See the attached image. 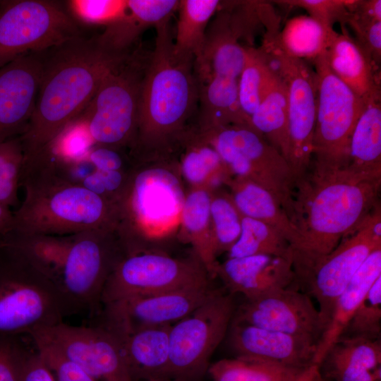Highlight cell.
I'll return each instance as SVG.
<instances>
[{
	"label": "cell",
	"instance_id": "9a60e30c",
	"mask_svg": "<svg viewBox=\"0 0 381 381\" xmlns=\"http://www.w3.org/2000/svg\"><path fill=\"white\" fill-rule=\"evenodd\" d=\"M381 248V207L377 205L351 235L329 254L296 274L318 303L325 330L337 298L367 258Z\"/></svg>",
	"mask_w": 381,
	"mask_h": 381
},
{
	"label": "cell",
	"instance_id": "f546056e",
	"mask_svg": "<svg viewBox=\"0 0 381 381\" xmlns=\"http://www.w3.org/2000/svg\"><path fill=\"white\" fill-rule=\"evenodd\" d=\"M238 79L211 76L198 82L200 102L199 129L250 125L238 97Z\"/></svg>",
	"mask_w": 381,
	"mask_h": 381
},
{
	"label": "cell",
	"instance_id": "7bdbcfd3",
	"mask_svg": "<svg viewBox=\"0 0 381 381\" xmlns=\"http://www.w3.org/2000/svg\"><path fill=\"white\" fill-rule=\"evenodd\" d=\"M346 24L353 31L356 42L379 68L381 61V18L361 9H356L350 11Z\"/></svg>",
	"mask_w": 381,
	"mask_h": 381
},
{
	"label": "cell",
	"instance_id": "d6986e66",
	"mask_svg": "<svg viewBox=\"0 0 381 381\" xmlns=\"http://www.w3.org/2000/svg\"><path fill=\"white\" fill-rule=\"evenodd\" d=\"M237 12L229 7L223 8L207 28L205 38L199 56L194 60V73L197 81L211 76L238 79L244 66L246 48L240 40L246 31L253 15V3Z\"/></svg>",
	"mask_w": 381,
	"mask_h": 381
},
{
	"label": "cell",
	"instance_id": "1f68e13d",
	"mask_svg": "<svg viewBox=\"0 0 381 381\" xmlns=\"http://www.w3.org/2000/svg\"><path fill=\"white\" fill-rule=\"evenodd\" d=\"M271 68L269 82L257 109L250 117V124L286 159L287 87L284 80Z\"/></svg>",
	"mask_w": 381,
	"mask_h": 381
},
{
	"label": "cell",
	"instance_id": "5b68a950",
	"mask_svg": "<svg viewBox=\"0 0 381 381\" xmlns=\"http://www.w3.org/2000/svg\"><path fill=\"white\" fill-rule=\"evenodd\" d=\"M66 316L56 283L15 241L0 237V338H20Z\"/></svg>",
	"mask_w": 381,
	"mask_h": 381
},
{
	"label": "cell",
	"instance_id": "e0dca14e",
	"mask_svg": "<svg viewBox=\"0 0 381 381\" xmlns=\"http://www.w3.org/2000/svg\"><path fill=\"white\" fill-rule=\"evenodd\" d=\"M212 289L209 281L159 294L114 301L102 306L99 325L116 334L172 325L196 309Z\"/></svg>",
	"mask_w": 381,
	"mask_h": 381
},
{
	"label": "cell",
	"instance_id": "4fadbf2b",
	"mask_svg": "<svg viewBox=\"0 0 381 381\" xmlns=\"http://www.w3.org/2000/svg\"><path fill=\"white\" fill-rule=\"evenodd\" d=\"M262 48L270 66L286 83V161L296 185L310 170L318 102L316 73L306 60L284 54L275 45L272 35L265 36Z\"/></svg>",
	"mask_w": 381,
	"mask_h": 381
},
{
	"label": "cell",
	"instance_id": "f6af8a7d",
	"mask_svg": "<svg viewBox=\"0 0 381 381\" xmlns=\"http://www.w3.org/2000/svg\"><path fill=\"white\" fill-rule=\"evenodd\" d=\"M29 337L56 381H96L49 342L35 336Z\"/></svg>",
	"mask_w": 381,
	"mask_h": 381
},
{
	"label": "cell",
	"instance_id": "816d5d0a",
	"mask_svg": "<svg viewBox=\"0 0 381 381\" xmlns=\"http://www.w3.org/2000/svg\"><path fill=\"white\" fill-rule=\"evenodd\" d=\"M318 365H313L309 368L297 381H309Z\"/></svg>",
	"mask_w": 381,
	"mask_h": 381
},
{
	"label": "cell",
	"instance_id": "c3c4849f",
	"mask_svg": "<svg viewBox=\"0 0 381 381\" xmlns=\"http://www.w3.org/2000/svg\"><path fill=\"white\" fill-rule=\"evenodd\" d=\"M85 154L98 170L126 171L133 167L132 162L123 155L121 150L117 149L94 145Z\"/></svg>",
	"mask_w": 381,
	"mask_h": 381
},
{
	"label": "cell",
	"instance_id": "52a82bcc",
	"mask_svg": "<svg viewBox=\"0 0 381 381\" xmlns=\"http://www.w3.org/2000/svg\"><path fill=\"white\" fill-rule=\"evenodd\" d=\"M125 255L118 228L96 229L71 236L57 281L66 316L101 309L104 285Z\"/></svg>",
	"mask_w": 381,
	"mask_h": 381
},
{
	"label": "cell",
	"instance_id": "f5cc1de1",
	"mask_svg": "<svg viewBox=\"0 0 381 381\" xmlns=\"http://www.w3.org/2000/svg\"><path fill=\"white\" fill-rule=\"evenodd\" d=\"M309 381H325L319 373L318 367L315 369L313 376Z\"/></svg>",
	"mask_w": 381,
	"mask_h": 381
},
{
	"label": "cell",
	"instance_id": "3957f363",
	"mask_svg": "<svg viewBox=\"0 0 381 381\" xmlns=\"http://www.w3.org/2000/svg\"><path fill=\"white\" fill-rule=\"evenodd\" d=\"M155 28V47L146 60L135 136L130 149L134 164L162 160L176 145H182L198 101L193 62L174 55L169 20Z\"/></svg>",
	"mask_w": 381,
	"mask_h": 381
},
{
	"label": "cell",
	"instance_id": "f1b7e54d",
	"mask_svg": "<svg viewBox=\"0 0 381 381\" xmlns=\"http://www.w3.org/2000/svg\"><path fill=\"white\" fill-rule=\"evenodd\" d=\"M212 195V190L206 187L191 188L186 192L179 227L181 239L191 245L211 278L218 264L210 219Z\"/></svg>",
	"mask_w": 381,
	"mask_h": 381
},
{
	"label": "cell",
	"instance_id": "d590c367",
	"mask_svg": "<svg viewBox=\"0 0 381 381\" xmlns=\"http://www.w3.org/2000/svg\"><path fill=\"white\" fill-rule=\"evenodd\" d=\"M308 369L234 356L210 363L207 373L212 381H297Z\"/></svg>",
	"mask_w": 381,
	"mask_h": 381
},
{
	"label": "cell",
	"instance_id": "603a6c76",
	"mask_svg": "<svg viewBox=\"0 0 381 381\" xmlns=\"http://www.w3.org/2000/svg\"><path fill=\"white\" fill-rule=\"evenodd\" d=\"M341 30L334 31L325 52L329 69L366 104L380 100L379 68L344 27Z\"/></svg>",
	"mask_w": 381,
	"mask_h": 381
},
{
	"label": "cell",
	"instance_id": "ee69618b",
	"mask_svg": "<svg viewBox=\"0 0 381 381\" xmlns=\"http://www.w3.org/2000/svg\"><path fill=\"white\" fill-rule=\"evenodd\" d=\"M94 145L86 121L80 114L64 128L45 151L57 158H73Z\"/></svg>",
	"mask_w": 381,
	"mask_h": 381
},
{
	"label": "cell",
	"instance_id": "e575fe53",
	"mask_svg": "<svg viewBox=\"0 0 381 381\" xmlns=\"http://www.w3.org/2000/svg\"><path fill=\"white\" fill-rule=\"evenodd\" d=\"M218 0L179 1V18L173 54L181 60L194 62L203 47L207 23L219 10Z\"/></svg>",
	"mask_w": 381,
	"mask_h": 381
},
{
	"label": "cell",
	"instance_id": "9c48e42d",
	"mask_svg": "<svg viewBox=\"0 0 381 381\" xmlns=\"http://www.w3.org/2000/svg\"><path fill=\"white\" fill-rule=\"evenodd\" d=\"M146 60L137 53L131 54L104 77L82 112L95 145L131 148Z\"/></svg>",
	"mask_w": 381,
	"mask_h": 381
},
{
	"label": "cell",
	"instance_id": "f907efd6",
	"mask_svg": "<svg viewBox=\"0 0 381 381\" xmlns=\"http://www.w3.org/2000/svg\"><path fill=\"white\" fill-rule=\"evenodd\" d=\"M13 226V212L11 207L0 204V236L8 234Z\"/></svg>",
	"mask_w": 381,
	"mask_h": 381
},
{
	"label": "cell",
	"instance_id": "484cf974",
	"mask_svg": "<svg viewBox=\"0 0 381 381\" xmlns=\"http://www.w3.org/2000/svg\"><path fill=\"white\" fill-rule=\"evenodd\" d=\"M179 3L176 0H128L125 14L105 27L103 32L95 37L96 42L110 54L128 55V50L143 32L169 20Z\"/></svg>",
	"mask_w": 381,
	"mask_h": 381
},
{
	"label": "cell",
	"instance_id": "d4e9b609",
	"mask_svg": "<svg viewBox=\"0 0 381 381\" xmlns=\"http://www.w3.org/2000/svg\"><path fill=\"white\" fill-rule=\"evenodd\" d=\"M171 326L150 327L125 334H115L121 341L132 381L172 379L169 346Z\"/></svg>",
	"mask_w": 381,
	"mask_h": 381
},
{
	"label": "cell",
	"instance_id": "ffe728a7",
	"mask_svg": "<svg viewBox=\"0 0 381 381\" xmlns=\"http://www.w3.org/2000/svg\"><path fill=\"white\" fill-rule=\"evenodd\" d=\"M43 52L23 54L0 68V143L20 136L34 111Z\"/></svg>",
	"mask_w": 381,
	"mask_h": 381
},
{
	"label": "cell",
	"instance_id": "ba28073f",
	"mask_svg": "<svg viewBox=\"0 0 381 381\" xmlns=\"http://www.w3.org/2000/svg\"><path fill=\"white\" fill-rule=\"evenodd\" d=\"M198 135L217 152L234 177L273 193L293 221L296 183L284 156L250 125L218 127Z\"/></svg>",
	"mask_w": 381,
	"mask_h": 381
},
{
	"label": "cell",
	"instance_id": "d6a6232c",
	"mask_svg": "<svg viewBox=\"0 0 381 381\" xmlns=\"http://www.w3.org/2000/svg\"><path fill=\"white\" fill-rule=\"evenodd\" d=\"M381 100L372 101L360 116L351 137L347 168L381 177Z\"/></svg>",
	"mask_w": 381,
	"mask_h": 381
},
{
	"label": "cell",
	"instance_id": "7a4b0ae2",
	"mask_svg": "<svg viewBox=\"0 0 381 381\" xmlns=\"http://www.w3.org/2000/svg\"><path fill=\"white\" fill-rule=\"evenodd\" d=\"M129 56L110 54L95 37L81 35L44 51L34 111L19 136L24 161L44 152L86 109L104 77Z\"/></svg>",
	"mask_w": 381,
	"mask_h": 381
},
{
	"label": "cell",
	"instance_id": "2e32d148",
	"mask_svg": "<svg viewBox=\"0 0 381 381\" xmlns=\"http://www.w3.org/2000/svg\"><path fill=\"white\" fill-rule=\"evenodd\" d=\"M30 336L54 345L96 381H132L119 338L99 324L76 326L61 321Z\"/></svg>",
	"mask_w": 381,
	"mask_h": 381
},
{
	"label": "cell",
	"instance_id": "30bf717a",
	"mask_svg": "<svg viewBox=\"0 0 381 381\" xmlns=\"http://www.w3.org/2000/svg\"><path fill=\"white\" fill-rule=\"evenodd\" d=\"M224 289H212L189 315L172 325L169 332L172 379L198 381L207 372L210 360L225 339L236 306Z\"/></svg>",
	"mask_w": 381,
	"mask_h": 381
},
{
	"label": "cell",
	"instance_id": "db71d44e",
	"mask_svg": "<svg viewBox=\"0 0 381 381\" xmlns=\"http://www.w3.org/2000/svg\"><path fill=\"white\" fill-rule=\"evenodd\" d=\"M147 381H181V380H177V379H166V380H147Z\"/></svg>",
	"mask_w": 381,
	"mask_h": 381
},
{
	"label": "cell",
	"instance_id": "277c9868",
	"mask_svg": "<svg viewBox=\"0 0 381 381\" xmlns=\"http://www.w3.org/2000/svg\"><path fill=\"white\" fill-rule=\"evenodd\" d=\"M20 186L24 198L13 212L9 233L62 236L118 228L119 207L61 176L47 152L23 162Z\"/></svg>",
	"mask_w": 381,
	"mask_h": 381
},
{
	"label": "cell",
	"instance_id": "ac0fdd59",
	"mask_svg": "<svg viewBox=\"0 0 381 381\" xmlns=\"http://www.w3.org/2000/svg\"><path fill=\"white\" fill-rule=\"evenodd\" d=\"M234 320L318 342L325 331L320 312L310 296L292 287L245 300Z\"/></svg>",
	"mask_w": 381,
	"mask_h": 381
},
{
	"label": "cell",
	"instance_id": "4dcf8cb0",
	"mask_svg": "<svg viewBox=\"0 0 381 381\" xmlns=\"http://www.w3.org/2000/svg\"><path fill=\"white\" fill-rule=\"evenodd\" d=\"M182 145L186 151L178 169L191 188L206 187L214 191L234 177L214 148L197 132L190 131Z\"/></svg>",
	"mask_w": 381,
	"mask_h": 381
},
{
	"label": "cell",
	"instance_id": "b9f144b4",
	"mask_svg": "<svg viewBox=\"0 0 381 381\" xmlns=\"http://www.w3.org/2000/svg\"><path fill=\"white\" fill-rule=\"evenodd\" d=\"M64 4L78 24L107 27L125 14L128 0H68Z\"/></svg>",
	"mask_w": 381,
	"mask_h": 381
},
{
	"label": "cell",
	"instance_id": "7c38bea8",
	"mask_svg": "<svg viewBox=\"0 0 381 381\" xmlns=\"http://www.w3.org/2000/svg\"><path fill=\"white\" fill-rule=\"evenodd\" d=\"M80 35L64 1H0V68L23 54L42 52Z\"/></svg>",
	"mask_w": 381,
	"mask_h": 381
},
{
	"label": "cell",
	"instance_id": "7dc6e473",
	"mask_svg": "<svg viewBox=\"0 0 381 381\" xmlns=\"http://www.w3.org/2000/svg\"><path fill=\"white\" fill-rule=\"evenodd\" d=\"M20 338H0V381H20L21 361L27 347Z\"/></svg>",
	"mask_w": 381,
	"mask_h": 381
},
{
	"label": "cell",
	"instance_id": "4316f807",
	"mask_svg": "<svg viewBox=\"0 0 381 381\" xmlns=\"http://www.w3.org/2000/svg\"><path fill=\"white\" fill-rule=\"evenodd\" d=\"M381 276V248L373 251L336 300L330 322L317 346L313 364L318 365L329 349L342 335L353 313Z\"/></svg>",
	"mask_w": 381,
	"mask_h": 381
},
{
	"label": "cell",
	"instance_id": "8d00e7d4",
	"mask_svg": "<svg viewBox=\"0 0 381 381\" xmlns=\"http://www.w3.org/2000/svg\"><path fill=\"white\" fill-rule=\"evenodd\" d=\"M227 253L228 258L270 255L292 260L291 246L279 231L261 221L243 216L239 237Z\"/></svg>",
	"mask_w": 381,
	"mask_h": 381
},
{
	"label": "cell",
	"instance_id": "f35d334b",
	"mask_svg": "<svg viewBox=\"0 0 381 381\" xmlns=\"http://www.w3.org/2000/svg\"><path fill=\"white\" fill-rule=\"evenodd\" d=\"M210 219L217 255L228 252L239 237L241 214L229 193L212 191Z\"/></svg>",
	"mask_w": 381,
	"mask_h": 381
},
{
	"label": "cell",
	"instance_id": "8fae6325",
	"mask_svg": "<svg viewBox=\"0 0 381 381\" xmlns=\"http://www.w3.org/2000/svg\"><path fill=\"white\" fill-rule=\"evenodd\" d=\"M318 102L313 142L317 169L346 168L351 137L366 104L329 69L325 53L313 61Z\"/></svg>",
	"mask_w": 381,
	"mask_h": 381
},
{
	"label": "cell",
	"instance_id": "6da1fadb",
	"mask_svg": "<svg viewBox=\"0 0 381 381\" xmlns=\"http://www.w3.org/2000/svg\"><path fill=\"white\" fill-rule=\"evenodd\" d=\"M381 177L349 168H313L296 186L293 221L298 241L292 250L296 273L329 254L352 234L378 200Z\"/></svg>",
	"mask_w": 381,
	"mask_h": 381
},
{
	"label": "cell",
	"instance_id": "681fc988",
	"mask_svg": "<svg viewBox=\"0 0 381 381\" xmlns=\"http://www.w3.org/2000/svg\"><path fill=\"white\" fill-rule=\"evenodd\" d=\"M20 381L56 380L35 349L26 347L20 365Z\"/></svg>",
	"mask_w": 381,
	"mask_h": 381
},
{
	"label": "cell",
	"instance_id": "44dd1931",
	"mask_svg": "<svg viewBox=\"0 0 381 381\" xmlns=\"http://www.w3.org/2000/svg\"><path fill=\"white\" fill-rule=\"evenodd\" d=\"M225 338L236 357L303 369L314 365L317 344L301 337L232 319Z\"/></svg>",
	"mask_w": 381,
	"mask_h": 381
},
{
	"label": "cell",
	"instance_id": "5bb4252c",
	"mask_svg": "<svg viewBox=\"0 0 381 381\" xmlns=\"http://www.w3.org/2000/svg\"><path fill=\"white\" fill-rule=\"evenodd\" d=\"M210 278L194 253L177 258L155 250L138 251L126 255L114 269L103 289L101 304L169 291Z\"/></svg>",
	"mask_w": 381,
	"mask_h": 381
},
{
	"label": "cell",
	"instance_id": "60d3db41",
	"mask_svg": "<svg viewBox=\"0 0 381 381\" xmlns=\"http://www.w3.org/2000/svg\"><path fill=\"white\" fill-rule=\"evenodd\" d=\"M23 162L19 136L0 143V204L9 207L18 204Z\"/></svg>",
	"mask_w": 381,
	"mask_h": 381
},
{
	"label": "cell",
	"instance_id": "83f0119b",
	"mask_svg": "<svg viewBox=\"0 0 381 381\" xmlns=\"http://www.w3.org/2000/svg\"><path fill=\"white\" fill-rule=\"evenodd\" d=\"M241 216L261 221L279 231L294 248L298 238L296 226L278 198L262 186L238 177L226 185Z\"/></svg>",
	"mask_w": 381,
	"mask_h": 381
},
{
	"label": "cell",
	"instance_id": "7402d4cb",
	"mask_svg": "<svg viewBox=\"0 0 381 381\" xmlns=\"http://www.w3.org/2000/svg\"><path fill=\"white\" fill-rule=\"evenodd\" d=\"M225 290L251 299L297 282L292 260L270 255L228 258L215 270Z\"/></svg>",
	"mask_w": 381,
	"mask_h": 381
},
{
	"label": "cell",
	"instance_id": "bcb514c9",
	"mask_svg": "<svg viewBox=\"0 0 381 381\" xmlns=\"http://www.w3.org/2000/svg\"><path fill=\"white\" fill-rule=\"evenodd\" d=\"M274 2L301 8L307 11L310 17L327 27L333 28L339 23L341 27L346 24L349 18L350 1L346 0H282Z\"/></svg>",
	"mask_w": 381,
	"mask_h": 381
},
{
	"label": "cell",
	"instance_id": "ab89813d",
	"mask_svg": "<svg viewBox=\"0 0 381 381\" xmlns=\"http://www.w3.org/2000/svg\"><path fill=\"white\" fill-rule=\"evenodd\" d=\"M381 334V276L359 304L341 337L379 339Z\"/></svg>",
	"mask_w": 381,
	"mask_h": 381
},
{
	"label": "cell",
	"instance_id": "74e56055",
	"mask_svg": "<svg viewBox=\"0 0 381 381\" xmlns=\"http://www.w3.org/2000/svg\"><path fill=\"white\" fill-rule=\"evenodd\" d=\"M271 73L272 68L264 51L260 47H247L238 87L241 107L250 119L260 102Z\"/></svg>",
	"mask_w": 381,
	"mask_h": 381
},
{
	"label": "cell",
	"instance_id": "cb8c5ba5",
	"mask_svg": "<svg viewBox=\"0 0 381 381\" xmlns=\"http://www.w3.org/2000/svg\"><path fill=\"white\" fill-rule=\"evenodd\" d=\"M381 341L341 337L318 365L325 381H381Z\"/></svg>",
	"mask_w": 381,
	"mask_h": 381
},
{
	"label": "cell",
	"instance_id": "836d02e7",
	"mask_svg": "<svg viewBox=\"0 0 381 381\" xmlns=\"http://www.w3.org/2000/svg\"><path fill=\"white\" fill-rule=\"evenodd\" d=\"M334 31L310 16L301 15L287 20L280 32L272 31V37L286 56L313 61L325 52Z\"/></svg>",
	"mask_w": 381,
	"mask_h": 381
},
{
	"label": "cell",
	"instance_id": "8992f818",
	"mask_svg": "<svg viewBox=\"0 0 381 381\" xmlns=\"http://www.w3.org/2000/svg\"><path fill=\"white\" fill-rule=\"evenodd\" d=\"M178 167L157 160L133 166L119 203L118 231L127 253L179 228L186 192Z\"/></svg>",
	"mask_w": 381,
	"mask_h": 381
}]
</instances>
